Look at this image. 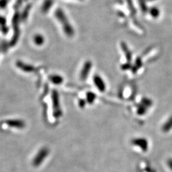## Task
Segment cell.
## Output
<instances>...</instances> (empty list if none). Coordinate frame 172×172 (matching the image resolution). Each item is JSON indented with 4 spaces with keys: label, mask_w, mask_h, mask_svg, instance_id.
Returning a JSON list of instances; mask_svg holds the SVG:
<instances>
[{
    "label": "cell",
    "mask_w": 172,
    "mask_h": 172,
    "mask_svg": "<svg viewBox=\"0 0 172 172\" xmlns=\"http://www.w3.org/2000/svg\"><path fill=\"white\" fill-rule=\"evenodd\" d=\"M55 15H56V18L59 20V21L62 24L63 30L66 34V35L68 36H72L74 35V29L72 28L71 26L69 23L68 19H66V17L65 13L63 12V11H62L61 9H57L56 11V13H55Z\"/></svg>",
    "instance_id": "obj_1"
},
{
    "label": "cell",
    "mask_w": 172,
    "mask_h": 172,
    "mask_svg": "<svg viewBox=\"0 0 172 172\" xmlns=\"http://www.w3.org/2000/svg\"><path fill=\"white\" fill-rule=\"evenodd\" d=\"M131 143L133 146L140 148L143 152H147L149 147L148 140L144 137H137V138H133Z\"/></svg>",
    "instance_id": "obj_3"
},
{
    "label": "cell",
    "mask_w": 172,
    "mask_h": 172,
    "mask_svg": "<svg viewBox=\"0 0 172 172\" xmlns=\"http://www.w3.org/2000/svg\"><path fill=\"white\" fill-rule=\"evenodd\" d=\"M49 152H50V150L48 148L43 147L41 148L33 160V165L34 167H39L46 159V157L48 156Z\"/></svg>",
    "instance_id": "obj_2"
},
{
    "label": "cell",
    "mask_w": 172,
    "mask_h": 172,
    "mask_svg": "<svg viewBox=\"0 0 172 172\" xmlns=\"http://www.w3.org/2000/svg\"><path fill=\"white\" fill-rule=\"evenodd\" d=\"M159 13H160L159 10L156 7H153L150 10V15L153 17H154V18H156V17H158L159 15Z\"/></svg>",
    "instance_id": "obj_15"
},
{
    "label": "cell",
    "mask_w": 172,
    "mask_h": 172,
    "mask_svg": "<svg viewBox=\"0 0 172 172\" xmlns=\"http://www.w3.org/2000/svg\"><path fill=\"white\" fill-rule=\"evenodd\" d=\"M91 67H92V63L91 61H87V62L84 64L83 68L82 69L80 73V78L82 80H84L86 79L90 71H91Z\"/></svg>",
    "instance_id": "obj_6"
},
{
    "label": "cell",
    "mask_w": 172,
    "mask_h": 172,
    "mask_svg": "<svg viewBox=\"0 0 172 172\" xmlns=\"http://www.w3.org/2000/svg\"><path fill=\"white\" fill-rule=\"evenodd\" d=\"M129 65H124L123 66V68L124 69H126V68H127V69H128V68H130V66H129Z\"/></svg>",
    "instance_id": "obj_21"
},
{
    "label": "cell",
    "mask_w": 172,
    "mask_h": 172,
    "mask_svg": "<svg viewBox=\"0 0 172 172\" xmlns=\"http://www.w3.org/2000/svg\"><path fill=\"white\" fill-rule=\"evenodd\" d=\"M17 66L20 68V69H22L23 71H27V72H30V71H33L34 70V67L31 66L30 65H26L24 63H18L17 64Z\"/></svg>",
    "instance_id": "obj_9"
},
{
    "label": "cell",
    "mask_w": 172,
    "mask_h": 172,
    "mask_svg": "<svg viewBox=\"0 0 172 172\" xmlns=\"http://www.w3.org/2000/svg\"><path fill=\"white\" fill-rule=\"evenodd\" d=\"M94 83L95 84L96 87L100 90L101 92H104L105 91L106 86L105 84L103 79L99 76V75H95L94 77Z\"/></svg>",
    "instance_id": "obj_7"
},
{
    "label": "cell",
    "mask_w": 172,
    "mask_h": 172,
    "mask_svg": "<svg viewBox=\"0 0 172 172\" xmlns=\"http://www.w3.org/2000/svg\"><path fill=\"white\" fill-rule=\"evenodd\" d=\"M122 49L123 51L125 52V54H126V57L127 58V59L128 61H130L131 59H132V54H131L130 51L128 50L127 46L126 45L125 43H122Z\"/></svg>",
    "instance_id": "obj_11"
},
{
    "label": "cell",
    "mask_w": 172,
    "mask_h": 172,
    "mask_svg": "<svg viewBox=\"0 0 172 172\" xmlns=\"http://www.w3.org/2000/svg\"><path fill=\"white\" fill-rule=\"evenodd\" d=\"M136 65L138 67V68H140L142 66V61L140 59V58H138L136 61Z\"/></svg>",
    "instance_id": "obj_19"
},
{
    "label": "cell",
    "mask_w": 172,
    "mask_h": 172,
    "mask_svg": "<svg viewBox=\"0 0 172 172\" xmlns=\"http://www.w3.org/2000/svg\"><path fill=\"white\" fill-rule=\"evenodd\" d=\"M147 108L146 107H145L144 105H143L142 104L141 105H140L137 109V113L140 115H143L146 113L147 112Z\"/></svg>",
    "instance_id": "obj_14"
},
{
    "label": "cell",
    "mask_w": 172,
    "mask_h": 172,
    "mask_svg": "<svg viewBox=\"0 0 172 172\" xmlns=\"http://www.w3.org/2000/svg\"><path fill=\"white\" fill-rule=\"evenodd\" d=\"M52 100H53V106L54 109V117L56 118H59L62 114V112H61L60 109L58 94H57L56 92H54L53 94H52Z\"/></svg>",
    "instance_id": "obj_4"
},
{
    "label": "cell",
    "mask_w": 172,
    "mask_h": 172,
    "mask_svg": "<svg viewBox=\"0 0 172 172\" xmlns=\"http://www.w3.org/2000/svg\"><path fill=\"white\" fill-rule=\"evenodd\" d=\"M85 104H86V101L84 100H81L80 101H79V105L81 108H84V106H85Z\"/></svg>",
    "instance_id": "obj_20"
},
{
    "label": "cell",
    "mask_w": 172,
    "mask_h": 172,
    "mask_svg": "<svg viewBox=\"0 0 172 172\" xmlns=\"http://www.w3.org/2000/svg\"><path fill=\"white\" fill-rule=\"evenodd\" d=\"M167 165L172 171V158H170L168 159L167 161Z\"/></svg>",
    "instance_id": "obj_18"
},
{
    "label": "cell",
    "mask_w": 172,
    "mask_h": 172,
    "mask_svg": "<svg viewBox=\"0 0 172 172\" xmlns=\"http://www.w3.org/2000/svg\"><path fill=\"white\" fill-rule=\"evenodd\" d=\"M50 80L52 83L55 84H60L63 82V78L59 75H53L50 77Z\"/></svg>",
    "instance_id": "obj_10"
},
{
    "label": "cell",
    "mask_w": 172,
    "mask_h": 172,
    "mask_svg": "<svg viewBox=\"0 0 172 172\" xmlns=\"http://www.w3.org/2000/svg\"><path fill=\"white\" fill-rule=\"evenodd\" d=\"M52 5V1L51 0H47L46 2L43 5V10L44 11H47L49 10V7H51Z\"/></svg>",
    "instance_id": "obj_17"
},
{
    "label": "cell",
    "mask_w": 172,
    "mask_h": 172,
    "mask_svg": "<svg viewBox=\"0 0 172 172\" xmlns=\"http://www.w3.org/2000/svg\"><path fill=\"white\" fill-rule=\"evenodd\" d=\"M96 99V94L94 93L89 92L87 94V102L89 104H92L94 103Z\"/></svg>",
    "instance_id": "obj_12"
},
{
    "label": "cell",
    "mask_w": 172,
    "mask_h": 172,
    "mask_svg": "<svg viewBox=\"0 0 172 172\" xmlns=\"http://www.w3.org/2000/svg\"><path fill=\"white\" fill-rule=\"evenodd\" d=\"M142 103L143 105H144L145 107H146L147 108L150 107L151 105H152V102L151 101V100H148V99H147V98L143 99L142 101Z\"/></svg>",
    "instance_id": "obj_16"
},
{
    "label": "cell",
    "mask_w": 172,
    "mask_h": 172,
    "mask_svg": "<svg viewBox=\"0 0 172 172\" xmlns=\"http://www.w3.org/2000/svg\"><path fill=\"white\" fill-rule=\"evenodd\" d=\"M172 130V115L163 124L161 130L163 133H168Z\"/></svg>",
    "instance_id": "obj_8"
},
{
    "label": "cell",
    "mask_w": 172,
    "mask_h": 172,
    "mask_svg": "<svg viewBox=\"0 0 172 172\" xmlns=\"http://www.w3.org/2000/svg\"><path fill=\"white\" fill-rule=\"evenodd\" d=\"M34 42L36 43V45H42L44 42V38L42 35L37 34L34 37Z\"/></svg>",
    "instance_id": "obj_13"
},
{
    "label": "cell",
    "mask_w": 172,
    "mask_h": 172,
    "mask_svg": "<svg viewBox=\"0 0 172 172\" xmlns=\"http://www.w3.org/2000/svg\"><path fill=\"white\" fill-rule=\"evenodd\" d=\"M5 123L9 127L17 128V129H23L26 126L25 122L18 119H10L5 121Z\"/></svg>",
    "instance_id": "obj_5"
}]
</instances>
